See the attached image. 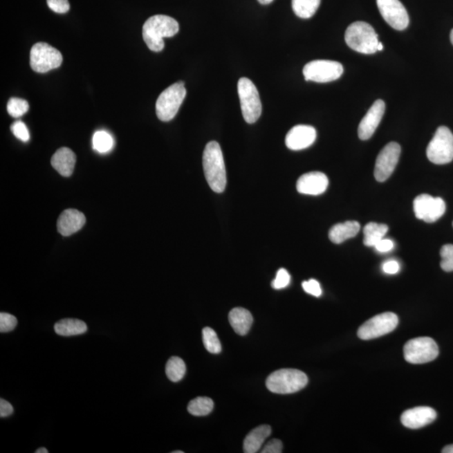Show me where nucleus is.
<instances>
[{
	"mask_svg": "<svg viewBox=\"0 0 453 453\" xmlns=\"http://www.w3.org/2000/svg\"><path fill=\"white\" fill-rule=\"evenodd\" d=\"M204 175L212 191L225 190L227 175L221 147L218 142L211 141L205 147L203 156Z\"/></svg>",
	"mask_w": 453,
	"mask_h": 453,
	"instance_id": "obj_1",
	"label": "nucleus"
},
{
	"mask_svg": "<svg viewBox=\"0 0 453 453\" xmlns=\"http://www.w3.org/2000/svg\"><path fill=\"white\" fill-rule=\"evenodd\" d=\"M179 24L167 15H154L143 26V39L148 48L155 53L164 49V38L174 37L179 33Z\"/></svg>",
	"mask_w": 453,
	"mask_h": 453,
	"instance_id": "obj_2",
	"label": "nucleus"
},
{
	"mask_svg": "<svg viewBox=\"0 0 453 453\" xmlns=\"http://www.w3.org/2000/svg\"><path fill=\"white\" fill-rule=\"evenodd\" d=\"M308 383V378L301 370L282 369L272 373L266 380V387L270 391L281 395L302 391Z\"/></svg>",
	"mask_w": 453,
	"mask_h": 453,
	"instance_id": "obj_3",
	"label": "nucleus"
},
{
	"mask_svg": "<svg viewBox=\"0 0 453 453\" xmlns=\"http://www.w3.org/2000/svg\"><path fill=\"white\" fill-rule=\"evenodd\" d=\"M345 41L350 48L362 54L376 53L380 43L373 27L362 21L354 22L348 27Z\"/></svg>",
	"mask_w": 453,
	"mask_h": 453,
	"instance_id": "obj_4",
	"label": "nucleus"
},
{
	"mask_svg": "<svg viewBox=\"0 0 453 453\" xmlns=\"http://www.w3.org/2000/svg\"><path fill=\"white\" fill-rule=\"evenodd\" d=\"M187 96L184 82H178L164 90L156 101V115L163 122L174 119Z\"/></svg>",
	"mask_w": 453,
	"mask_h": 453,
	"instance_id": "obj_5",
	"label": "nucleus"
},
{
	"mask_svg": "<svg viewBox=\"0 0 453 453\" xmlns=\"http://www.w3.org/2000/svg\"><path fill=\"white\" fill-rule=\"evenodd\" d=\"M238 93L244 120L248 124L255 123L262 113V104L257 88L249 78L242 77L238 82Z\"/></svg>",
	"mask_w": 453,
	"mask_h": 453,
	"instance_id": "obj_6",
	"label": "nucleus"
},
{
	"mask_svg": "<svg viewBox=\"0 0 453 453\" xmlns=\"http://www.w3.org/2000/svg\"><path fill=\"white\" fill-rule=\"evenodd\" d=\"M427 156L431 163L436 165L450 163L453 160V133L445 126H441L429 143Z\"/></svg>",
	"mask_w": 453,
	"mask_h": 453,
	"instance_id": "obj_7",
	"label": "nucleus"
},
{
	"mask_svg": "<svg viewBox=\"0 0 453 453\" xmlns=\"http://www.w3.org/2000/svg\"><path fill=\"white\" fill-rule=\"evenodd\" d=\"M438 354V346L432 338L428 337L414 338L404 346L405 360L409 364H427L435 360Z\"/></svg>",
	"mask_w": 453,
	"mask_h": 453,
	"instance_id": "obj_8",
	"label": "nucleus"
},
{
	"mask_svg": "<svg viewBox=\"0 0 453 453\" xmlns=\"http://www.w3.org/2000/svg\"><path fill=\"white\" fill-rule=\"evenodd\" d=\"M62 55L57 49L45 42H39L31 48L30 63L31 68L38 73H46L62 65Z\"/></svg>",
	"mask_w": 453,
	"mask_h": 453,
	"instance_id": "obj_9",
	"label": "nucleus"
},
{
	"mask_svg": "<svg viewBox=\"0 0 453 453\" xmlns=\"http://www.w3.org/2000/svg\"><path fill=\"white\" fill-rule=\"evenodd\" d=\"M344 73L341 63L329 60H316L307 63L303 68L306 81L315 82H333L338 80Z\"/></svg>",
	"mask_w": 453,
	"mask_h": 453,
	"instance_id": "obj_10",
	"label": "nucleus"
},
{
	"mask_svg": "<svg viewBox=\"0 0 453 453\" xmlns=\"http://www.w3.org/2000/svg\"><path fill=\"white\" fill-rule=\"evenodd\" d=\"M399 323L397 315L385 313L369 319L362 324L358 331V336L362 340H371L385 336L393 332Z\"/></svg>",
	"mask_w": 453,
	"mask_h": 453,
	"instance_id": "obj_11",
	"label": "nucleus"
},
{
	"mask_svg": "<svg viewBox=\"0 0 453 453\" xmlns=\"http://www.w3.org/2000/svg\"><path fill=\"white\" fill-rule=\"evenodd\" d=\"M414 212L417 219L425 223H435L446 212V203L443 198L421 194L414 200Z\"/></svg>",
	"mask_w": 453,
	"mask_h": 453,
	"instance_id": "obj_12",
	"label": "nucleus"
},
{
	"mask_svg": "<svg viewBox=\"0 0 453 453\" xmlns=\"http://www.w3.org/2000/svg\"><path fill=\"white\" fill-rule=\"evenodd\" d=\"M400 153V145L396 142H391L382 149L374 167V177L378 181L384 183L391 177L399 161Z\"/></svg>",
	"mask_w": 453,
	"mask_h": 453,
	"instance_id": "obj_13",
	"label": "nucleus"
},
{
	"mask_svg": "<svg viewBox=\"0 0 453 453\" xmlns=\"http://www.w3.org/2000/svg\"><path fill=\"white\" fill-rule=\"evenodd\" d=\"M377 6L382 17L392 28L397 30L407 28L409 15L400 0H377Z\"/></svg>",
	"mask_w": 453,
	"mask_h": 453,
	"instance_id": "obj_14",
	"label": "nucleus"
},
{
	"mask_svg": "<svg viewBox=\"0 0 453 453\" xmlns=\"http://www.w3.org/2000/svg\"><path fill=\"white\" fill-rule=\"evenodd\" d=\"M317 139V131L313 126L297 125L287 133L286 145L291 151H302L308 148Z\"/></svg>",
	"mask_w": 453,
	"mask_h": 453,
	"instance_id": "obj_15",
	"label": "nucleus"
},
{
	"mask_svg": "<svg viewBox=\"0 0 453 453\" xmlns=\"http://www.w3.org/2000/svg\"><path fill=\"white\" fill-rule=\"evenodd\" d=\"M385 111V104L383 100H379L373 102L364 119L358 126V137L362 140H367L376 132L378 126L380 124L382 118Z\"/></svg>",
	"mask_w": 453,
	"mask_h": 453,
	"instance_id": "obj_16",
	"label": "nucleus"
},
{
	"mask_svg": "<svg viewBox=\"0 0 453 453\" xmlns=\"http://www.w3.org/2000/svg\"><path fill=\"white\" fill-rule=\"evenodd\" d=\"M329 184L328 176L324 173L313 172L306 173L298 179L297 189L302 194L318 196L326 192Z\"/></svg>",
	"mask_w": 453,
	"mask_h": 453,
	"instance_id": "obj_17",
	"label": "nucleus"
},
{
	"mask_svg": "<svg viewBox=\"0 0 453 453\" xmlns=\"http://www.w3.org/2000/svg\"><path fill=\"white\" fill-rule=\"evenodd\" d=\"M436 419L434 409L420 407L407 409L401 415V423L409 429H420L431 424Z\"/></svg>",
	"mask_w": 453,
	"mask_h": 453,
	"instance_id": "obj_18",
	"label": "nucleus"
},
{
	"mask_svg": "<svg viewBox=\"0 0 453 453\" xmlns=\"http://www.w3.org/2000/svg\"><path fill=\"white\" fill-rule=\"evenodd\" d=\"M86 223L84 214L76 210L62 212L57 220V230L63 236H70L80 231Z\"/></svg>",
	"mask_w": 453,
	"mask_h": 453,
	"instance_id": "obj_19",
	"label": "nucleus"
},
{
	"mask_svg": "<svg viewBox=\"0 0 453 453\" xmlns=\"http://www.w3.org/2000/svg\"><path fill=\"white\" fill-rule=\"evenodd\" d=\"M76 160V155H75L72 149L63 147L59 149L54 154L53 158H51V165L59 174L68 177L72 176L73 173Z\"/></svg>",
	"mask_w": 453,
	"mask_h": 453,
	"instance_id": "obj_20",
	"label": "nucleus"
},
{
	"mask_svg": "<svg viewBox=\"0 0 453 453\" xmlns=\"http://www.w3.org/2000/svg\"><path fill=\"white\" fill-rule=\"evenodd\" d=\"M272 429L270 425H262L252 430L243 441V452L246 453H255L261 450L268 436L271 434Z\"/></svg>",
	"mask_w": 453,
	"mask_h": 453,
	"instance_id": "obj_21",
	"label": "nucleus"
},
{
	"mask_svg": "<svg viewBox=\"0 0 453 453\" xmlns=\"http://www.w3.org/2000/svg\"><path fill=\"white\" fill-rule=\"evenodd\" d=\"M228 320L235 333L244 336L249 333L252 324H253L254 318L249 311L242 308V307H236L228 315Z\"/></svg>",
	"mask_w": 453,
	"mask_h": 453,
	"instance_id": "obj_22",
	"label": "nucleus"
},
{
	"mask_svg": "<svg viewBox=\"0 0 453 453\" xmlns=\"http://www.w3.org/2000/svg\"><path fill=\"white\" fill-rule=\"evenodd\" d=\"M360 231V223L356 221H346L333 226L329 231V236L331 241L340 244L346 241V239L355 237Z\"/></svg>",
	"mask_w": 453,
	"mask_h": 453,
	"instance_id": "obj_23",
	"label": "nucleus"
},
{
	"mask_svg": "<svg viewBox=\"0 0 453 453\" xmlns=\"http://www.w3.org/2000/svg\"><path fill=\"white\" fill-rule=\"evenodd\" d=\"M55 332L63 337L77 336L88 331V326L78 319L66 318L59 321L54 326Z\"/></svg>",
	"mask_w": 453,
	"mask_h": 453,
	"instance_id": "obj_24",
	"label": "nucleus"
},
{
	"mask_svg": "<svg viewBox=\"0 0 453 453\" xmlns=\"http://www.w3.org/2000/svg\"><path fill=\"white\" fill-rule=\"evenodd\" d=\"M389 231L386 224L369 223L364 228V243L368 247H374L381 239L385 238Z\"/></svg>",
	"mask_w": 453,
	"mask_h": 453,
	"instance_id": "obj_25",
	"label": "nucleus"
},
{
	"mask_svg": "<svg viewBox=\"0 0 453 453\" xmlns=\"http://www.w3.org/2000/svg\"><path fill=\"white\" fill-rule=\"evenodd\" d=\"M321 0H293L294 13L302 19H309L316 14Z\"/></svg>",
	"mask_w": 453,
	"mask_h": 453,
	"instance_id": "obj_26",
	"label": "nucleus"
},
{
	"mask_svg": "<svg viewBox=\"0 0 453 453\" xmlns=\"http://www.w3.org/2000/svg\"><path fill=\"white\" fill-rule=\"evenodd\" d=\"M186 372V364L179 357H172L165 366V373L168 379L174 383L183 380Z\"/></svg>",
	"mask_w": 453,
	"mask_h": 453,
	"instance_id": "obj_27",
	"label": "nucleus"
},
{
	"mask_svg": "<svg viewBox=\"0 0 453 453\" xmlns=\"http://www.w3.org/2000/svg\"><path fill=\"white\" fill-rule=\"evenodd\" d=\"M214 407V401L210 398L198 397L189 403L187 411L192 416H205L210 415Z\"/></svg>",
	"mask_w": 453,
	"mask_h": 453,
	"instance_id": "obj_28",
	"label": "nucleus"
},
{
	"mask_svg": "<svg viewBox=\"0 0 453 453\" xmlns=\"http://www.w3.org/2000/svg\"><path fill=\"white\" fill-rule=\"evenodd\" d=\"M113 147V139L109 133L104 131H97L93 137V148L98 153H108Z\"/></svg>",
	"mask_w": 453,
	"mask_h": 453,
	"instance_id": "obj_29",
	"label": "nucleus"
},
{
	"mask_svg": "<svg viewBox=\"0 0 453 453\" xmlns=\"http://www.w3.org/2000/svg\"><path fill=\"white\" fill-rule=\"evenodd\" d=\"M203 340L205 349H206L208 352L214 354L221 353V342H220L218 335H216L214 329L210 328L203 329Z\"/></svg>",
	"mask_w": 453,
	"mask_h": 453,
	"instance_id": "obj_30",
	"label": "nucleus"
},
{
	"mask_svg": "<svg viewBox=\"0 0 453 453\" xmlns=\"http://www.w3.org/2000/svg\"><path fill=\"white\" fill-rule=\"evenodd\" d=\"M30 106L28 102L21 98H12L8 102L7 111L13 118H21L28 112Z\"/></svg>",
	"mask_w": 453,
	"mask_h": 453,
	"instance_id": "obj_31",
	"label": "nucleus"
},
{
	"mask_svg": "<svg viewBox=\"0 0 453 453\" xmlns=\"http://www.w3.org/2000/svg\"><path fill=\"white\" fill-rule=\"evenodd\" d=\"M441 267L444 271H453V246L452 244H446L441 250Z\"/></svg>",
	"mask_w": 453,
	"mask_h": 453,
	"instance_id": "obj_32",
	"label": "nucleus"
},
{
	"mask_svg": "<svg viewBox=\"0 0 453 453\" xmlns=\"http://www.w3.org/2000/svg\"><path fill=\"white\" fill-rule=\"evenodd\" d=\"M18 324L17 317L10 313H0V332L9 333L13 331Z\"/></svg>",
	"mask_w": 453,
	"mask_h": 453,
	"instance_id": "obj_33",
	"label": "nucleus"
},
{
	"mask_svg": "<svg viewBox=\"0 0 453 453\" xmlns=\"http://www.w3.org/2000/svg\"><path fill=\"white\" fill-rule=\"evenodd\" d=\"M10 129L12 133H14V136L19 140L23 142H28L30 140L28 129H27L26 124L23 123L22 121L15 122L11 125Z\"/></svg>",
	"mask_w": 453,
	"mask_h": 453,
	"instance_id": "obj_34",
	"label": "nucleus"
},
{
	"mask_svg": "<svg viewBox=\"0 0 453 453\" xmlns=\"http://www.w3.org/2000/svg\"><path fill=\"white\" fill-rule=\"evenodd\" d=\"M290 282V275L285 269H279L277 274V277L272 281V287L275 290L286 288L289 286Z\"/></svg>",
	"mask_w": 453,
	"mask_h": 453,
	"instance_id": "obj_35",
	"label": "nucleus"
},
{
	"mask_svg": "<svg viewBox=\"0 0 453 453\" xmlns=\"http://www.w3.org/2000/svg\"><path fill=\"white\" fill-rule=\"evenodd\" d=\"M302 288L306 293L313 295V297H321L322 290L320 284L316 279H312L302 283Z\"/></svg>",
	"mask_w": 453,
	"mask_h": 453,
	"instance_id": "obj_36",
	"label": "nucleus"
},
{
	"mask_svg": "<svg viewBox=\"0 0 453 453\" xmlns=\"http://www.w3.org/2000/svg\"><path fill=\"white\" fill-rule=\"evenodd\" d=\"M50 9L58 14H65L70 10L68 0H47Z\"/></svg>",
	"mask_w": 453,
	"mask_h": 453,
	"instance_id": "obj_37",
	"label": "nucleus"
},
{
	"mask_svg": "<svg viewBox=\"0 0 453 453\" xmlns=\"http://www.w3.org/2000/svg\"><path fill=\"white\" fill-rule=\"evenodd\" d=\"M283 444L281 441L273 439L270 441L261 450L262 453H281Z\"/></svg>",
	"mask_w": 453,
	"mask_h": 453,
	"instance_id": "obj_38",
	"label": "nucleus"
},
{
	"mask_svg": "<svg viewBox=\"0 0 453 453\" xmlns=\"http://www.w3.org/2000/svg\"><path fill=\"white\" fill-rule=\"evenodd\" d=\"M395 247V243L391 239H381L379 243L376 244L374 248L380 253H387V252L391 251Z\"/></svg>",
	"mask_w": 453,
	"mask_h": 453,
	"instance_id": "obj_39",
	"label": "nucleus"
},
{
	"mask_svg": "<svg viewBox=\"0 0 453 453\" xmlns=\"http://www.w3.org/2000/svg\"><path fill=\"white\" fill-rule=\"evenodd\" d=\"M400 264L396 261H387L382 266V270L388 275H396L400 271Z\"/></svg>",
	"mask_w": 453,
	"mask_h": 453,
	"instance_id": "obj_40",
	"label": "nucleus"
},
{
	"mask_svg": "<svg viewBox=\"0 0 453 453\" xmlns=\"http://www.w3.org/2000/svg\"><path fill=\"white\" fill-rule=\"evenodd\" d=\"M13 412L14 408L10 403L6 400H0V417L1 418L11 416Z\"/></svg>",
	"mask_w": 453,
	"mask_h": 453,
	"instance_id": "obj_41",
	"label": "nucleus"
},
{
	"mask_svg": "<svg viewBox=\"0 0 453 453\" xmlns=\"http://www.w3.org/2000/svg\"><path fill=\"white\" fill-rule=\"evenodd\" d=\"M443 453H453V445L445 447L442 451Z\"/></svg>",
	"mask_w": 453,
	"mask_h": 453,
	"instance_id": "obj_42",
	"label": "nucleus"
},
{
	"mask_svg": "<svg viewBox=\"0 0 453 453\" xmlns=\"http://www.w3.org/2000/svg\"><path fill=\"white\" fill-rule=\"evenodd\" d=\"M259 3H261V5L266 6V5H270V3L273 2L274 0H258Z\"/></svg>",
	"mask_w": 453,
	"mask_h": 453,
	"instance_id": "obj_43",
	"label": "nucleus"
},
{
	"mask_svg": "<svg viewBox=\"0 0 453 453\" xmlns=\"http://www.w3.org/2000/svg\"><path fill=\"white\" fill-rule=\"evenodd\" d=\"M35 453H48V451H47V449L44 447H41L37 449V450L35 451Z\"/></svg>",
	"mask_w": 453,
	"mask_h": 453,
	"instance_id": "obj_44",
	"label": "nucleus"
},
{
	"mask_svg": "<svg viewBox=\"0 0 453 453\" xmlns=\"http://www.w3.org/2000/svg\"><path fill=\"white\" fill-rule=\"evenodd\" d=\"M384 49V46L382 44L381 42L379 43V45H378V48L377 50H382Z\"/></svg>",
	"mask_w": 453,
	"mask_h": 453,
	"instance_id": "obj_45",
	"label": "nucleus"
},
{
	"mask_svg": "<svg viewBox=\"0 0 453 453\" xmlns=\"http://www.w3.org/2000/svg\"><path fill=\"white\" fill-rule=\"evenodd\" d=\"M450 38H451V41H452V45H453V29H452V33H451Z\"/></svg>",
	"mask_w": 453,
	"mask_h": 453,
	"instance_id": "obj_46",
	"label": "nucleus"
},
{
	"mask_svg": "<svg viewBox=\"0 0 453 453\" xmlns=\"http://www.w3.org/2000/svg\"><path fill=\"white\" fill-rule=\"evenodd\" d=\"M172 453H183V451H175V452H172Z\"/></svg>",
	"mask_w": 453,
	"mask_h": 453,
	"instance_id": "obj_47",
	"label": "nucleus"
},
{
	"mask_svg": "<svg viewBox=\"0 0 453 453\" xmlns=\"http://www.w3.org/2000/svg\"><path fill=\"white\" fill-rule=\"evenodd\" d=\"M452 226H453V223H452Z\"/></svg>",
	"mask_w": 453,
	"mask_h": 453,
	"instance_id": "obj_48",
	"label": "nucleus"
}]
</instances>
